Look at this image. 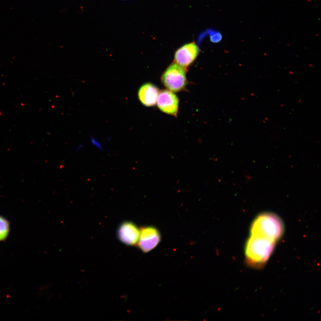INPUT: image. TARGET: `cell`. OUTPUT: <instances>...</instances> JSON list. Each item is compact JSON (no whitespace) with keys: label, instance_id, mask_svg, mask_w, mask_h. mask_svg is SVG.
<instances>
[{"label":"cell","instance_id":"1","mask_svg":"<svg viewBox=\"0 0 321 321\" xmlns=\"http://www.w3.org/2000/svg\"><path fill=\"white\" fill-rule=\"evenodd\" d=\"M284 232V226L280 218L270 213L262 214L255 219L250 227V235L276 243Z\"/></svg>","mask_w":321,"mask_h":321},{"label":"cell","instance_id":"2","mask_svg":"<svg viewBox=\"0 0 321 321\" xmlns=\"http://www.w3.org/2000/svg\"><path fill=\"white\" fill-rule=\"evenodd\" d=\"M276 243L269 240L250 236L247 241L245 254L246 262L250 265L260 266L271 257Z\"/></svg>","mask_w":321,"mask_h":321},{"label":"cell","instance_id":"3","mask_svg":"<svg viewBox=\"0 0 321 321\" xmlns=\"http://www.w3.org/2000/svg\"><path fill=\"white\" fill-rule=\"evenodd\" d=\"M186 69L174 63L170 65L161 76V81L168 90L173 93L186 89L188 84Z\"/></svg>","mask_w":321,"mask_h":321},{"label":"cell","instance_id":"4","mask_svg":"<svg viewBox=\"0 0 321 321\" xmlns=\"http://www.w3.org/2000/svg\"><path fill=\"white\" fill-rule=\"evenodd\" d=\"M161 241V235L156 228L149 226L140 230L138 245L143 253L150 252L158 246Z\"/></svg>","mask_w":321,"mask_h":321},{"label":"cell","instance_id":"5","mask_svg":"<svg viewBox=\"0 0 321 321\" xmlns=\"http://www.w3.org/2000/svg\"><path fill=\"white\" fill-rule=\"evenodd\" d=\"M157 106L162 112L177 117L179 107L178 97L169 90L159 92L157 99Z\"/></svg>","mask_w":321,"mask_h":321},{"label":"cell","instance_id":"6","mask_svg":"<svg viewBox=\"0 0 321 321\" xmlns=\"http://www.w3.org/2000/svg\"><path fill=\"white\" fill-rule=\"evenodd\" d=\"M199 54V49L194 42L185 44L175 53L176 63L187 69L194 63Z\"/></svg>","mask_w":321,"mask_h":321},{"label":"cell","instance_id":"7","mask_svg":"<svg viewBox=\"0 0 321 321\" xmlns=\"http://www.w3.org/2000/svg\"><path fill=\"white\" fill-rule=\"evenodd\" d=\"M139 235L138 228L130 222H124L118 228V239L121 242L127 245H135L138 242Z\"/></svg>","mask_w":321,"mask_h":321},{"label":"cell","instance_id":"8","mask_svg":"<svg viewBox=\"0 0 321 321\" xmlns=\"http://www.w3.org/2000/svg\"><path fill=\"white\" fill-rule=\"evenodd\" d=\"M159 92L158 88L154 84L145 83L139 89V100L145 107H153L156 105Z\"/></svg>","mask_w":321,"mask_h":321},{"label":"cell","instance_id":"9","mask_svg":"<svg viewBox=\"0 0 321 321\" xmlns=\"http://www.w3.org/2000/svg\"><path fill=\"white\" fill-rule=\"evenodd\" d=\"M9 223L4 218L0 216V241L5 240L9 233Z\"/></svg>","mask_w":321,"mask_h":321},{"label":"cell","instance_id":"10","mask_svg":"<svg viewBox=\"0 0 321 321\" xmlns=\"http://www.w3.org/2000/svg\"><path fill=\"white\" fill-rule=\"evenodd\" d=\"M207 33L210 37V41L213 43H219L222 39V35L219 31L210 29L207 31Z\"/></svg>","mask_w":321,"mask_h":321}]
</instances>
